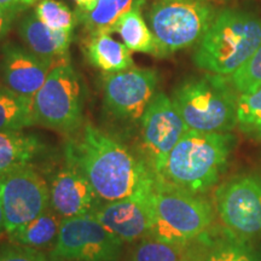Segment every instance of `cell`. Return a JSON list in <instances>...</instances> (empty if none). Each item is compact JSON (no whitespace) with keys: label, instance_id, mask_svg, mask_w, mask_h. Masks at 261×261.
Segmentation results:
<instances>
[{"label":"cell","instance_id":"cell-1","mask_svg":"<svg viewBox=\"0 0 261 261\" xmlns=\"http://www.w3.org/2000/svg\"><path fill=\"white\" fill-rule=\"evenodd\" d=\"M68 165L79 171L98 198L110 202L132 195L154 173L119 139L85 123L64 146Z\"/></svg>","mask_w":261,"mask_h":261},{"label":"cell","instance_id":"cell-2","mask_svg":"<svg viewBox=\"0 0 261 261\" xmlns=\"http://www.w3.org/2000/svg\"><path fill=\"white\" fill-rule=\"evenodd\" d=\"M236 138L227 133L188 129L168 156L160 178L202 195L219 181L228 165Z\"/></svg>","mask_w":261,"mask_h":261},{"label":"cell","instance_id":"cell-3","mask_svg":"<svg viewBox=\"0 0 261 261\" xmlns=\"http://www.w3.org/2000/svg\"><path fill=\"white\" fill-rule=\"evenodd\" d=\"M261 44V18L236 9L219 11L196 45L192 61L204 73L230 77Z\"/></svg>","mask_w":261,"mask_h":261},{"label":"cell","instance_id":"cell-4","mask_svg":"<svg viewBox=\"0 0 261 261\" xmlns=\"http://www.w3.org/2000/svg\"><path fill=\"white\" fill-rule=\"evenodd\" d=\"M171 98L189 129L227 133L237 126L238 93L226 76L204 73L189 77Z\"/></svg>","mask_w":261,"mask_h":261},{"label":"cell","instance_id":"cell-5","mask_svg":"<svg viewBox=\"0 0 261 261\" xmlns=\"http://www.w3.org/2000/svg\"><path fill=\"white\" fill-rule=\"evenodd\" d=\"M213 221V207L207 198L155 175L151 237L185 247L203 237Z\"/></svg>","mask_w":261,"mask_h":261},{"label":"cell","instance_id":"cell-6","mask_svg":"<svg viewBox=\"0 0 261 261\" xmlns=\"http://www.w3.org/2000/svg\"><path fill=\"white\" fill-rule=\"evenodd\" d=\"M217 14L211 3L202 0H154L144 17L155 39V57L196 46Z\"/></svg>","mask_w":261,"mask_h":261},{"label":"cell","instance_id":"cell-7","mask_svg":"<svg viewBox=\"0 0 261 261\" xmlns=\"http://www.w3.org/2000/svg\"><path fill=\"white\" fill-rule=\"evenodd\" d=\"M37 125L63 135L84 126V84L69 56L52 67L41 89L33 97Z\"/></svg>","mask_w":261,"mask_h":261},{"label":"cell","instance_id":"cell-8","mask_svg":"<svg viewBox=\"0 0 261 261\" xmlns=\"http://www.w3.org/2000/svg\"><path fill=\"white\" fill-rule=\"evenodd\" d=\"M159 74L149 68H130L104 74L103 110L114 125L130 129L139 125L146 108L158 91Z\"/></svg>","mask_w":261,"mask_h":261},{"label":"cell","instance_id":"cell-9","mask_svg":"<svg viewBox=\"0 0 261 261\" xmlns=\"http://www.w3.org/2000/svg\"><path fill=\"white\" fill-rule=\"evenodd\" d=\"M215 210L228 232L261 240V175L243 173L224 181L215 190Z\"/></svg>","mask_w":261,"mask_h":261},{"label":"cell","instance_id":"cell-10","mask_svg":"<svg viewBox=\"0 0 261 261\" xmlns=\"http://www.w3.org/2000/svg\"><path fill=\"white\" fill-rule=\"evenodd\" d=\"M188 129L172 98L159 91L139 123L140 159L156 177L162 174L169 154Z\"/></svg>","mask_w":261,"mask_h":261},{"label":"cell","instance_id":"cell-11","mask_svg":"<svg viewBox=\"0 0 261 261\" xmlns=\"http://www.w3.org/2000/svg\"><path fill=\"white\" fill-rule=\"evenodd\" d=\"M0 205L5 232L11 234L50 207V187L33 165L0 173Z\"/></svg>","mask_w":261,"mask_h":261},{"label":"cell","instance_id":"cell-12","mask_svg":"<svg viewBox=\"0 0 261 261\" xmlns=\"http://www.w3.org/2000/svg\"><path fill=\"white\" fill-rule=\"evenodd\" d=\"M122 241L92 214L62 219L51 257L56 261H119Z\"/></svg>","mask_w":261,"mask_h":261},{"label":"cell","instance_id":"cell-13","mask_svg":"<svg viewBox=\"0 0 261 261\" xmlns=\"http://www.w3.org/2000/svg\"><path fill=\"white\" fill-rule=\"evenodd\" d=\"M154 181L155 174L142 182L132 195L99 204L92 215L122 242H135L150 237Z\"/></svg>","mask_w":261,"mask_h":261},{"label":"cell","instance_id":"cell-14","mask_svg":"<svg viewBox=\"0 0 261 261\" xmlns=\"http://www.w3.org/2000/svg\"><path fill=\"white\" fill-rule=\"evenodd\" d=\"M55 64L14 41L4 42L0 48V81L15 93L33 98Z\"/></svg>","mask_w":261,"mask_h":261},{"label":"cell","instance_id":"cell-15","mask_svg":"<svg viewBox=\"0 0 261 261\" xmlns=\"http://www.w3.org/2000/svg\"><path fill=\"white\" fill-rule=\"evenodd\" d=\"M50 205L62 219L92 214L98 196L87 179L73 166L61 168L50 182Z\"/></svg>","mask_w":261,"mask_h":261},{"label":"cell","instance_id":"cell-16","mask_svg":"<svg viewBox=\"0 0 261 261\" xmlns=\"http://www.w3.org/2000/svg\"><path fill=\"white\" fill-rule=\"evenodd\" d=\"M17 33L23 46L37 56L57 63L69 56V46L73 40V33L54 31L42 23L29 8L18 19Z\"/></svg>","mask_w":261,"mask_h":261},{"label":"cell","instance_id":"cell-17","mask_svg":"<svg viewBox=\"0 0 261 261\" xmlns=\"http://www.w3.org/2000/svg\"><path fill=\"white\" fill-rule=\"evenodd\" d=\"M87 60L106 74L120 73L135 65L132 51L123 42L115 40L109 33L90 34L85 45Z\"/></svg>","mask_w":261,"mask_h":261},{"label":"cell","instance_id":"cell-18","mask_svg":"<svg viewBox=\"0 0 261 261\" xmlns=\"http://www.w3.org/2000/svg\"><path fill=\"white\" fill-rule=\"evenodd\" d=\"M45 143L23 130H0V173L19 166L32 165L44 154Z\"/></svg>","mask_w":261,"mask_h":261},{"label":"cell","instance_id":"cell-19","mask_svg":"<svg viewBox=\"0 0 261 261\" xmlns=\"http://www.w3.org/2000/svg\"><path fill=\"white\" fill-rule=\"evenodd\" d=\"M146 0H98L90 11L76 10L77 22L83 24L90 34L109 33L112 34L117 22L126 12L132 9L144 6Z\"/></svg>","mask_w":261,"mask_h":261},{"label":"cell","instance_id":"cell-20","mask_svg":"<svg viewBox=\"0 0 261 261\" xmlns=\"http://www.w3.org/2000/svg\"><path fill=\"white\" fill-rule=\"evenodd\" d=\"M61 223L60 215L47 210L31 223L9 234V238L18 246L37 250L44 249L56 242Z\"/></svg>","mask_w":261,"mask_h":261},{"label":"cell","instance_id":"cell-21","mask_svg":"<svg viewBox=\"0 0 261 261\" xmlns=\"http://www.w3.org/2000/svg\"><path fill=\"white\" fill-rule=\"evenodd\" d=\"M113 33H117L123 44L132 52L155 56V39L142 14V6L126 12L114 27Z\"/></svg>","mask_w":261,"mask_h":261},{"label":"cell","instance_id":"cell-22","mask_svg":"<svg viewBox=\"0 0 261 261\" xmlns=\"http://www.w3.org/2000/svg\"><path fill=\"white\" fill-rule=\"evenodd\" d=\"M37 125L33 98L21 96L0 85V130H23Z\"/></svg>","mask_w":261,"mask_h":261},{"label":"cell","instance_id":"cell-23","mask_svg":"<svg viewBox=\"0 0 261 261\" xmlns=\"http://www.w3.org/2000/svg\"><path fill=\"white\" fill-rule=\"evenodd\" d=\"M201 261H261V248L228 231L211 241Z\"/></svg>","mask_w":261,"mask_h":261},{"label":"cell","instance_id":"cell-24","mask_svg":"<svg viewBox=\"0 0 261 261\" xmlns=\"http://www.w3.org/2000/svg\"><path fill=\"white\" fill-rule=\"evenodd\" d=\"M237 126L247 136L261 140V87L238 94Z\"/></svg>","mask_w":261,"mask_h":261},{"label":"cell","instance_id":"cell-25","mask_svg":"<svg viewBox=\"0 0 261 261\" xmlns=\"http://www.w3.org/2000/svg\"><path fill=\"white\" fill-rule=\"evenodd\" d=\"M34 11L42 23L54 31L73 33L77 23L76 14L60 0H40Z\"/></svg>","mask_w":261,"mask_h":261},{"label":"cell","instance_id":"cell-26","mask_svg":"<svg viewBox=\"0 0 261 261\" xmlns=\"http://www.w3.org/2000/svg\"><path fill=\"white\" fill-rule=\"evenodd\" d=\"M182 248L150 236L135 247L130 261H185Z\"/></svg>","mask_w":261,"mask_h":261},{"label":"cell","instance_id":"cell-27","mask_svg":"<svg viewBox=\"0 0 261 261\" xmlns=\"http://www.w3.org/2000/svg\"><path fill=\"white\" fill-rule=\"evenodd\" d=\"M228 79L238 94L261 87V44L252 57Z\"/></svg>","mask_w":261,"mask_h":261},{"label":"cell","instance_id":"cell-28","mask_svg":"<svg viewBox=\"0 0 261 261\" xmlns=\"http://www.w3.org/2000/svg\"><path fill=\"white\" fill-rule=\"evenodd\" d=\"M0 261H56L47 259L37 249L22 247L18 244L0 247Z\"/></svg>","mask_w":261,"mask_h":261},{"label":"cell","instance_id":"cell-29","mask_svg":"<svg viewBox=\"0 0 261 261\" xmlns=\"http://www.w3.org/2000/svg\"><path fill=\"white\" fill-rule=\"evenodd\" d=\"M28 9L25 6H0V41L6 38L14 24Z\"/></svg>","mask_w":261,"mask_h":261},{"label":"cell","instance_id":"cell-30","mask_svg":"<svg viewBox=\"0 0 261 261\" xmlns=\"http://www.w3.org/2000/svg\"><path fill=\"white\" fill-rule=\"evenodd\" d=\"M40 0H0V6H25L31 8L33 4Z\"/></svg>","mask_w":261,"mask_h":261},{"label":"cell","instance_id":"cell-31","mask_svg":"<svg viewBox=\"0 0 261 261\" xmlns=\"http://www.w3.org/2000/svg\"><path fill=\"white\" fill-rule=\"evenodd\" d=\"M79 11H90L96 6L98 0H74Z\"/></svg>","mask_w":261,"mask_h":261},{"label":"cell","instance_id":"cell-32","mask_svg":"<svg viewBox=\"0 0 261 261\" xmlns=\"http://www.w3.org/2000/svg\"><path fill=\"white\" fill-rule=\"evenodd\" d=\"M5 231V218H4V213H3V208L0 205V234Z\"/></svg>","mask_w":261,"mask_h":261},{"label":"cell","instance_id":"cell-33","mask_svg":"<svg viewBox=\"0 0 261 261\" xmlns=\"http://www.w3.org/2000/svg\"><path fill=\"white\" fill-rule=\"evenodd\" d=\"M202 2H205V3H211V2H225V0H202Z\"/></svg>","mask_w":261,"mask_h":261}]
</instances>
